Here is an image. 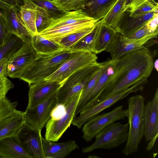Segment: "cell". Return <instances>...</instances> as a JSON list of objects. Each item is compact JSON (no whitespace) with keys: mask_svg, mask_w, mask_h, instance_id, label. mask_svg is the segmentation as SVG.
I'll return each instance as SVG.
<instances>
[{"mask_svg":"<svg viewBox=\"0 0 158 158\" xmlns=\"http://www.w3.org/2000/svg\"><path fill=\"white\" fill-rule=\"evenodd\" d=\"M11 6L0 0V10H7L11 7Z\"/></svg>","mask_w":158,"mask_h":158,"instance_id":"ee69618b","label":"cell"},{"mask_svg":"<svg viewBox=\"0 0 158 158\" xmlns=\"http://www.w3.org/2000/svg\"><path fill=\"white\" fill-rule=\"evenodd\" d=\"M20 18L27 31L33 36L38 33L36 26V7L29 0H25L19 12Z\"/></svg>","mask_w":158,"mask_h":158,"instance_id":"603a6c76","label":"cell"},{"mask_svg":"<svg viewBox=\"0 0 158 158\" xmlns=\"http://www.w3.org/2000/svg\"><path fill=\"white\" fill-rule=\"evenodd\" d=\"M0 158H2V157L1 156H0Z\"/></svg>","mask_w":158,"mask_h":158,"instance_id":"bcb514c9","label":"cell"},{"mask_svg":"<svg viewBox=\"0 0 158 158\" xmlns=\"http://www.w3.org/2000/svg\"><path fill=\"white\" fill-rule=\"evenodd\" d=\"M84 0H52L55 6L62 10L69 11L80 10Z\"/></svg>","mask_w":158,"mask_h":158,"instance_id":"e575fe53","label":"cell"},{"mask_svg":"<svg viewBox=\"0 0 158 158\" xmlns=\"http://www.w3.org/2000/svg\"><path fill=\"white\" fill-rule=\"evenodd\" d=\"M117 33L114 29L100 22L95 39L94 53L96 54L105 51Z\"/></svg>","mask_w":158,"mask_h":158,"instance_id":"cb8c5ba5","label":"cell"},{"mask_svg":"<svg viewBox=\"0 0 158 158\" xmlns=\"http://www.w3.org/2000/svg\"><path fill=\"white\" fill-rule=\"evenodd\" d=\"M156 33H158V31L155 32L151 31L145 24L126 38L131 39L138 40Z\"/></svg>","mask_w":158,"mask_h":158,"instance_id":"74e56055","label":"cell"},{"mask_svg":"<svg viewBox=\"0 0 158 158\" xmlns=\"http://www.w3.org/2000/svg\"><path fill=\"white\" fill-rule=\"evenodd\" d=\"M62 83L44 80L29 85L27 107L33 106L58 92Z\"/></svg>","mask_w":158,"mask_h":158,"instance_id":"5bb4252c","label":"cell"},{"mask_svg":"<svg viewBox=\"0 0 158 158\" xmlns=\"http://www.w3.org/2000/svg\"><path fill=\"white\" fill-rule=\"evenodd\" d=\"M25 123L24 112L17 110L12 114L0 121V141L9 136L18 135Z\"/></svg>","mask_w":158,"mask_h":158,"instance_id":"44dd1931","label":"cell"},{"mask_svg":"<svg viewBox=\"0 0 158 158\" xmlns=\"http://www.w3.org/2000/svg\"><path fill=\"white\" fill-rule=\"evenodd\" d=\"M98 57L91 52L79 51L71 52L67 60L51 75L44 80L57 81L61 83L78 69L97 61Z\"/></svg>","mask_w":158,"mask_h":158,"instance_id":"5b68a950","label":"cell"},{"mask_svg":"<svg viewBox=\"0 0 158 158\" xmlns=\"http://www.w3.org/2000/svg\"><path fill=\"white\" fill-rule=\"evenodd\" d=\"M153 67L155 68L156 70L158 72V59L156 60L154 62Z\"/></svg>","mask_w":158,"mask_h":158,"instance_id":"f6af8a7d","label":"cell"},{"mask_svg":"<svg viewBox=\"0 0 158 158\" xmlns=\"http://www.w3.org/2000/svg\"><path fill=\"white\" fill-rule=\"evenodd\" d=\"M100 23V21L97 22L92 31L78 41L70 48L71 52L76 51H86L94 53V45L95 39Z\"/></svg>","mask_w":158,"mask_h":158,"instance_id":"f1b7e54d","label":"cell"},{"mask_svg":"<svg viewBox=\"0 0 158 158\" xmlns=\"http://www.w3.org/2000/svg\"><path fill=\"white\" fill-rule=\"evenodd\" d=\"M147 0H125L124 11L131 12L136 9Z\"/></svg>","mask_w":158,"mask_h":158,"instance_id":"f35d334b","label":"cell"},{"mask_svg":"<svg viewBox=\"0 0 158 158\" xmlns=\"http://www.w3.org/2000/svg\"><path fill=\"white\" fill-rule=\"evenodd\" d=\"M41 131L25 123L18 134L20 144L32 158H45Z\"/></svg>","mask_w":158,"mask_h":158,"instance_id":"8fae6325","label":"cell"},{"mask_svg":"<svg viewBox=\"0 0 158 158\" xmlns=\"http://www.w3.org/2000/svg\"><path fill=\"white\" fill-rule=\"evenodd\" d=\"M15 8L19 12L20 7L24 3L25 0H1Z\"/></svg>","mask_w":158,"mask_h":158,"instance_id":"b9f144b4","label":"cell"},{"mask_svg":"<svg viewBox=\"0 0 158 158\" xmlns=\"http://www.w3.org/2000/svg\"><path fill=\"white\" fill-rule=\"evenodd\" d=\"M2 12L7 32L17 36L23 43L31 42L32 35L25 27L17 10L12 6Z\"/></svg>","mask_w":158,"mask_h":158,"instance_id":"9a60e30c","label":"cell"},{"mask_svg":"<svg viewBox=\"0 0 158 158\" xmlns=\"http://www.w3.org/2000/svg\"><path fill=\"white\" fill-rule=\"evenodd\" d=\"M148 29L152 32L158 31V13L155 12L152 17L146 24Z\"/></svg>","mask_w":158,"mask_h":158,"instance_id":"60d3db41","label":"cell"},{"mask_svg":"<svg viewBox=\"0 0 158 158\" xmlns=\"http://www.w3.org/2000/svg\"><path fill=\"white\" fill-rule=\"evenodd\" d=\"M145 98L136 95L128 99V137L122 152L127 156L136 152L144 136L143 113Z\"/></svg>","mask_w":158,"mask_h":158,"instance_id":"7a4b0ae2","label":"cell"},{"mask_svg":"<svg viewBox=\"0 0 158 158\" xmlns=\"http://www.w3.org/2000/svg\"><path fill=\"white\" fill-rule=\"evenodd\" d=\"M42 139L45 158H64L79 148L75 140L56 143L47 140L43 137Z\"/></svg>","mask_w":158,"mask_h":158,"instance_id":"e0dca14e","label":"cell"},{"mask_svg":"<svg viewBox=\"0 0 158 158\" xmlns=\"http://www.w3.org/2000/svg\"><path fill=\"white\" fill-rule=\"evenodd\" d=\"M118 0H84L80 8L88 17L97 21L102 19Z\"/></svg>","mask_w":158,"mask_h":158,"instance_id":"d6986e66","label":"cell"},{"mask_svg":"<svg viewBox=\"0 0 158 158\" xmlns=\"http://www.w3.org/2000/svg\"><path fill=\"white\" fill-rule=\"evenodd\" d=\"M29 0L35 6L46 10L53 19H58L69 12L56 7L51 0Z\"/></svg>","mask_w":158,"mask_h":158,"instance_id":"f546056e","label":"cell"},{"mask_svg":"<svg viewBox=\"0 0 158 158\" xmlns=\"http://www.w3.org/2000/svg\"><path fill=\"white\" fill-rule=\"evenodd\" d=\"M144 136L146 141H156L158 135V89L152 99L145 105Z\"/></svg>","mask_w":158,"mask_h":158,"instance_id":"4fadbf2b","label":"cell"},{"mask_svg":"<svg viewBox=\"0 0 158 158\" xmlns=\"http://www.w3.org/2000/svg\"><path fill=\"white\" fill-rule=\"evenodd\" d=\"M115 60H110L104 62V70L96 84L86 96L82 100L79 101L75 113V117L81 111L84 106L97 95L105 85L114 72Z\"/></svg>","mask_w":158,"mask_h":158,"instance_id":"ac0fdd59","label":"cell"},{"mask_svg":"<svg viewBox=\"0 0 158 158\" xmlns=\"http://www.w3.org/2000/svg\"><path fill=\"white\" fill-rule=\"evenodd\" d=\"M125 0H118L105 16L100 20L101 23L114 29L117 32L119 23L125 11Z\"/></svg>","mask_w":158,"mask_h":158,"instance_id":"4316f807","label":"cell"},{"mask_svg":"<svg viewBox=\"0 0 158 158\" xmlns=\"http://www.w3.org/2000/svg\"><path fill=\"white\" fill-rule=\"evenodd\" d=\"M94 20L87 16L81 10L69 11L61 17L53 19L50 26L45 30H53L77 23Z\"/></svg>","mask_w":158,"mask_h":158,"instance_id":"d4e9b609","label":"cell"},{"mask_svg":"<svg viewBox=\"0 0 158 158\" xmlns=\"http://www.w3.org/2000/svg\"><path fill=\"white\" fill-rule=\"evenodd\" d=\"M31 42L38 54H51L63 49L59 44L47 39L39 34L32 36Z\"/></svg>","mask_w":158,"mask_h":158,"instance_id":"484cf974","label":"cell"},{"mask_svg":"<svg viewBox=\"0 0 158 158\" xmlns=\"http://www.w3.org/2000/svg\"><path fill=\"white\" fill-rule=\"evenodd\" d=\"M147 82L146 79L141 80L124 91L110 97L88 109L82 110L78 116H76L74 118L72 124L78 128H81L86 122L127 97L130 93L143 90Z\"/></svg>","mask_w":158,"mask_h":158,"instance_id":"8992f818","label":"cell"},{"mask_svg":"<svg viewBox=\"0 0 158 158\" xmlns=\"http://www.w3.org/2000/svg\"><path fill=\"white\" fill-rule=\"evenodd\" d=\"M8 34L6 29L5 22L2 10H0V44H2L5 41Z\"/></svg>","mask_w":158,"mask_h":158,"instance_id":"ab89813d","label":"cell"},{"mask_svg":"<svg viewBox=\"0 0 158 158\" xmlns=\"http://www.w3.org/2000/svg\"><path fill=\"white\" fill-rule=\"evenodd\" d=\"M129 123L122 124L113 122L100 131L95 136V140L90 146L83 148L82 152L88 153L98 149H110L127 142Z\"/></svg>","mask_w":158,"mask_h":158,"instance_id":"277c9868","label":"cell"},{"mask_svg":"<svg viewBox=\"0 0 158 158\" xmlns=\"http://www.w3.org/2000/svg\"><path fill=\"white\" fill-rule=\"evenodd\" d=\"M23 43L17 36L9 33L5 41L0 44V62L4 59H8Z\"/></svg>","mask_w":158,"mask_h":158,"instance_id":"83f0119b","label":"cell"},{"mask_svg":"<svg viewBox=\"0 0 158 158\" xmlns=\"http://www.w3.org/2000/svg\"><path fill=\"white\" fill-rule=\"evenodd\" d=\"M95 25L66 36L63 39L59 44L63 49L69 50L74 44L94 29Z\"/></svg>","mask_w":158,"mask_h":158,"instance_id":"1f68e13d","label":"cell"},{"mask_svg":"<svg viewBox=\"0 0 158 158\" xmlns=\"http://www.w3.org/2000/svg\"><path fill=\"white\" fill-rule=\"evenodd\" d=\"M70 50L63 49L50 55L38 54L19 79L29 85L39 82L53 74L68 58Z\"/></svg>","mask_w":158,"mask_h":158,"instance_id":"3957f363","label":"cell"},{"mask_svg":"<svg viewBox=\"0 0 158 158\" xmlns=\"http://www.w3.org/2000/svg\"><path fill=\"white\" fill-rule=\"evenodd\" d=\"M35 6L36 26L38 33L46 30L52 23L53 19L44 9Z\"/></svg>","mask_w":158,"mask_h":158,"instance_id":"4dcf8cb0","label":"cell"},{"mask_svg":"<svg viewBox=\"0 0 158 158\" xmlns=\"http://www.w3.org/2000/svg\"><path fill=\"white\" fill-rule=\"evenodd\" d=\"M8 60L4 59L0 62V76L6 75Z\"/></svg>","mask_w":158,"mask_h":158,"instance_id":"7bdbcfd3","label":"cell"},{"mask_svg":"<svg viewBox=\"0 0 158 158\" xmlns=\"http://www.w3.org/2000/svg\"><path fill=\"white\" fill-rule=\"evenodd\" d=\"M98 21L94 20L81 22L53 30H45L38 34L44 37L59 44L66 36L92 27Z\"/></svg>","mask_w":158,"mask_h":158,"instance_id":"2e32d148","label":"cell"},{"mask_svg":"<svg viewBox=\"0 0 158 158\" xmlns=\"http://www.w3.org/2000/svg\"><path fill=\"white\" fill-rule=\"evenodd\" d=\"M0 156L3 158H32L20 144L17 135L0 141Z\"/></svg>","mask_w":158,"mask_h":158,"instance_id":"ffe728a7","label":"cell"},{"mask_svg":"<svg viewBox=\"0 0 158 158\" xmlns=\"http://www.w3.org/2000/svg\"><path fill=\"white\" fill-rule=\"evenodd\" d=\"M158 4L154 0H147L135 10L129 12V16L135 17L152 12H158Z\"/></svg>","mask_w":158,"mask_h":158,"instance_id":"836d02e7","label":"cell"},{"mask_svg":"<svg viewBox=\"0 0 158 158\" xmlns=\"http://www.w3.org/2000/svg\"><path fill=\"white\" fill-rule=\"evenodd\" d=\"M57 92L33 106L27 107L24 112L26 123L36 129L41 130L56 106Z\"/></svg>","mask_w":158,"mask_h":158,"instance_id":"30bf717a","label":"cell"},{"mask_svg":"<svg viewBox=\"0 0 158 158\" xmlns=\"http://www.w3.org/2000/svg\"><path fill=\"white\" fill-rule=\"evenodd\" d=\"M104 68V63H102V66L97 71L94 75L89 81L85 89L83 91L79 101L83 99L89 93L96 84L98 80L102 73Z\"/></svg>","mask_w":158,"mask_h":158,"instance_id":"d590c367","label":"cell"},{"mask_svg":"<svg viewBox=\"0 0 158 158\" xmlns=\"http://www.w3.org/2000/svg\"><path fill=\"white\" fill-rule=\"evenodd\" d=\"M14 87L13 83L6 76H0V98L6 96L9 91Z\"/></svg>","mask_w":158,"mask_h":158,"instance_id":"8d00e7d4","label":"cell"},{"mask_svg":"<svg viewBox=\"0 0 158 158\" xmlns=\"http://www.w3.org/2000/svg\"><path fill=\"white\" fill-rule=\"evenodd\" d=\"M82 93L76 96L64 106L65 112L62 116L57 119L50 118L45 125V138L47 140L57 142L70 127Z\"/></svg>","mask_w":158,"mask_h":158,"instance_id":"52a82bcc","label":"cell"},{"mask_svg":"<svg viewBox=\"0 0 158 158\" xmlns=\"http://www.w3.org/2000/svg\"><path fill=\"white\" fill-rule=\"evenodd\" d=\"M155 12H150L135 17L129 16L126 21L119 23L117 32L124 37L128 36L146 24Z\"/></svg>","mask_w":158,"mask_h":158,"instance_id":"7402d4cb","label":"cell"},{"mask_svg":"<svg viewBox=\"0 0 158 158\" xmlns=\"http://www.w3.org/2000/svg\"><path fill=\"white\" fill-rule=\"evenodd\" d=\"M158 33L138 39H131L117 33L105 51L109 53L111 60L117 59L125 54L143 46L148 40L156 38Z\"/></svg>","mask_w":158,"mask_h":158,"instance_id":"7c38bea8","label":"cell"},{"mask_svg":"<svg viewBox=\"0 0 158 158\" xmlns=\"http://www.w3.org/2000/svg\"><path fill=\"white\" fill-rule=\"evenodd\" d=\"M38 56L31 42L24 43L8 60L6 76L19 78Z\"/></svg>","mask_w":158,"mask_h":158,"instance_id":"9c48e42d","label":"cell"},{"mask_svg":"<svg viewBox=\"0 0 158 158\" xmlns=\"http://www.w3.org/2000/svg\"><path fill=\"white\" fill-rule=\"evenodd\" d=\"M154 62L153 56L144 46L116 59L113 73L90 103L95 104L147 79L152 71Z\"/></svg>","mask_w":158,"mask_h":158,"instance_id":"6da1fadb","label":"cell"},{"mask_svg":"<svg viewBox=\"0 0 158 158\" xmlns=\"http://www.w3.org/2000/svg\"><path fill=\"white\" fill-rule=\"evenodd\" d=\"M17 104V102H11L6 96L0 98V121L12 114Z\"/></svg>","mask_w":158,"mask_h":158,"instance_id":"d6a6232c","label":"cell"},{"mask_svg":"<svg viewBox=\"0 0 158 158\" xmlns=\"http://www.w3.org/2000/svg\"><path fill=\"white\" fill-rule=\"evenodd\" d=\"M127 109L123 106L115 108L108 113L97 115L86 122L82 129V138L86 142L91 141L101 130L111 123L127 117Z\"/></svg>","mask_w":158,"mask_h":158,"instance_id":"ba28073f","label":"cell"}]
</instances>
